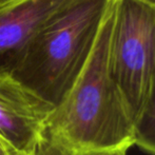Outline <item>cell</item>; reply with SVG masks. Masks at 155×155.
I'll return each mask as SVG.
<instances>
[{
  "instance_id": "1",
  "label": "cell",
  "mask_w": 155,
  "mask_h": 155,
  "mask_svg": "<svg viewBox=\"0 0 155 155\" xmlns=\"http://www.w3.org/2000/svg\"><path fill=\"white\" fill-rule=\"evenodd\" d=\"M114 0L79 77L54 108L36 155H82L128 151L135 145L134 120L111 72Z\"/></svg>"
},
{
  "instance_id": "2",
  "label": "cell",
  "mask_w": 155,
  "mask_h": 155,
  "mask_svg": "<svg viewBox=\"0 0 155 155\" xmlns=\"http://www.w3.org/2000/svg\"><path fill=\"white\" fill-rule=\"evenodd\" d=\"M112 0H70L32 39L11 75L57 106L79 77Z\"/></svg>"
},
{
  "instance_id": "3",
  "label": "cell",
  "mask_w": 155,
  "mask_h": 155,
  "mask_svg": "<svg viewBox=\"0 0 155 155\" xmlns=\"http://www.w3.org/2000/svg\"><path fill=\"white\" fill-rule=\"evenodd\" d=\"M110 61L135 123L155 80V0H114Z\"/></svg>"
},
{
  "instance_id": "4",
  "label": "cell",
  "mask_w": 155,
  "mask_h": 155,
  "mask_svg": "<svg viewBox=\"0 0 155 155\" xmlns=\"http://www.w3.org/2000/svg\"><path fill=\"white\" fill-rule=\"evenodd\" d=\"M55 106L8 73H0V135L22 153L36 155Z\"/></svg>"
},
{
  "instance_id": "5",
  "label": "cell",
  "mask_w": 155,
  "mask_h": 155,
  "mask_svg": "<svg viewBox=\"0 0 155 155\" xmlns=\"http://www.w3.org/2000/svg\"><path fill=\"white\" fill-rule=\"evenodd\" d=\"M70 0H15L0 6V73L11 74L32 39Z\"/></svg>"
},
{
  "instance_id": "6",
  "label": "cell",
  "mask_w": 155,
  "mask_h": 155,
  "mask_svg": "<svg viewBox=\"0 0 155 155\" xmlns=\"http://www.w3.org/2000/svg\"><path fill=\"white\" fill-rule=\"evenodd\" d=\"M135 145L155 155V80L143 108L134 123Z\"/></svg>"
},
{
  "instance_id": "7",
  "label": "cell",
  "mask_w": 155,
  "mask_h": 155,
  "mask_svg": "<svg viewBox=\"0 0 155 155\" xmlns=\"http://www.w3.org/2000/svg\"><path fill=\"white\" fill-rule=\"evenodd\" d=\"M0 155H28L14 148L0 135Z\"/></svg>"
},
{
  "instance_id": "8",
  "label": "cell",
  "mask_w": 155,
  "mask_h": 155,
  "mask_svg": "<svg viewBox=\"0 0 155 155\" xmlns=\"http://www.w3.org/2000/svg\"><path fill=\"white\" fill-rule=\"evenodd\" d=\"M124 151H91L82 155H126Z\"/></svg>"
},
{
  "instance_id": "9",
  "label": "cell",
  "mask_w": 155,
  "mask_h": 155,
  "mask_svg": "<svg viewBox=\"0 0 155 155\" xmlns=\"http://www.w3.org/2000/svg\"><path fill=\"white\" fill-rule=\"evenodd\" d=\"M13 1H15V0H0V6L4 5V4H6V3H10V2H13Z\"/></svg>"
}]
</instances>
